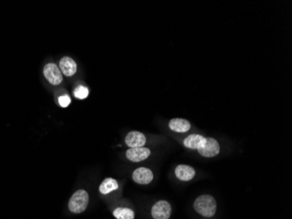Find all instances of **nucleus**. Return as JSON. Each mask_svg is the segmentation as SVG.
<instances>
[{"label":"nucleus","mask_w":292,"mask_h":219,"mask_svg":"<svg viewBox=\"0 0 292 219\" xmlns=\"http://www.w3.org/2000/svg\"><path fill=\"white\" fill-rule=\"evenodd\" d=\"M44 75L48 82L53 85H59L62 82L63 77L59 68L56 66V64H47L44 68Z\"/></svg>","instance_id":"nucleus-4"},{"label":"nucleus","mask_w":292,"mask_h":219,"mask_svg":"<svg viewBox=\"0 0 292 219\" xmlns=\"http://www.w3.org/2000/svg\"><path fill=\"white\" fill-rule=\"evenodd\" d=\"M172 215V206L166 200L158 201L152 206V217L153 219H169Z\"/></svg>","instance_id":"nucleus-3"},{"label":"nucleus","mask_w":292,"mask_h":219,"mask_svg":"<svg viewBox=\"0 0 292 219\" xmlns=\"http://www.w3.org/2000/svg\"><path fill=\"white\" fill-rule=\"evenodd\" d=\"M71 103V98L67 95L59 97V104L61 107H67Z\"/></svg>","instance_id":"nucleus-16"},{"label":"nucleus","mask_w":292,"mask_h":219,"mask_svg":"<svg viewBox=\"0 0 292 219\" xmlns=\"http://www.w3.org/2000/svg\"><path fill=\"white\" fill-rule=\"evenodd\" d=\"M119 185L118 182L114 178L104 179V182L101 183L100 187H99V191L101 194L103 195H108V194L111 193L112 191L118 190Z\"/></svg>","instance_id":"nucleus-13"},{"label":"nucleus","mask_w":292,"mask_h":219,"mask_svg":"<svg viewBox=\"0 0 292 219\" xmlns=\"http://www.w3.org/2000/svg\"><path fill=\"white\" fill-rule=\"evenodd\" d=\"M59 71L67 76H72L77 71V65L72 58L65 56L59 62Z\"/></svg>","instance_id":"nucleus-9"},{"label":"nucleus","mask_w":292,"mask_h":219,"mask_svg":"<svg viewBox=\"0 0 292 219\" xmlns=\"http://www.w3.org/2000/svg\"><path fill=\"white\" fill-rule=\"evenodd\" d=\"M169 128L176 133H186L191 128L188 120L184 119H174L169 122Z\"/></svg>","instance_id":"nucleus-12"},{"label":"nucleus","mask_w":292,"mask_h":219,"mask_svg":"<svg viewBox=\"0 0 292 219\" xmlns=\"http://www.w3.org/2000/svg\"><path fill=\"white\" fill-rule=\"evenodd\" d=\"M89 203V193L84 190H77L69 199L68 210L74 214H81L87 210Z\"/></svg>","instance_id":"nucleus-2"},{"label":"nucleus","mask_w":292,"mask_h":219,"mask_svg":"<svg viewBox=\"0 0 292 219\" xmlns=\"http://www.w3.org/2000/svg\"><path fill=\"white\" fill-rule=\"evenodd\" d=\"M205 143H206V138L199 134L189 135L184 140V145L185 147L190 149L199 150L205 145Z\"/></svg>","instance_id":"nucleus-11"},{"label":"nucleus","mask_w":292,"mask_h":219,"mask_svg":"<svg viewBox=\"0 0 292 219\" xmlns=\"http://www.w3.org/2000/svg\"><path fill=\"white\" fill-rule=\"evenodd\" d=\"M175 175L178 180L183 181V182H188L194 177L195 170L191 166L182 164V165H178L175 168Z\"/></svg>","instance_id":"nucleus-10"},{"label":"nucleus","mask_w":292,"mask_h":219,"mask_svg":"<svg viewBox=\"0 0 292 219\" xmlns=\"http://www.w3.org/2000/svg\"><path fill=\"white\" fill-rule=\"evenodd\" d=\"M200 155L211 158L218 155L220 153V145L219 142L214 138H206V143L201 148L198 150Z\"/></svg>","instance_id":"nucleus-5"},{"label":"nucleus","mask_w":292,"mask_h":219,"mask_svg":"<svg viewBox=\"0 0 292 219\" xmlns=\"http://www.w3.org/2000/svg\"><path fill=\"white\" fill-rule=\"evenodd\" d=\"M125 143L129 148L143 147L146 143V137L140 132L132 131L126 135Z\"/></svg>","instance_id":"nucleus-7"},{"label":"nucleus","mask_w":292,"mask_h":219,"mask_svg":"<svg viewBox=\"0 0 292 219\" xmlns=\"http://www.w3.org/2000/svg\"><path fill=\"white\" fill-rule=\"evenodd\" d=\"M193 209L204 218H213L216 213L217 205L215 197L210 195H202L193 203Z\"/></svg>","instance_id":"nucleus-1"},{"label":"nucleus","mask_w":292,"mask_h":219,"mask_svg":"<svg viewBox=\"0 0 292 219\" xmlns=\"http://www.w3.org/2000/svg\"><path fill=\"white\" fill-rule=\"evenodd\" d=\"M151 155V150L147 147L129 148L126 151V158L132 162H140Z\"/></svg>","instance_id":"nucleus-6"},{"label":"nucleus","mask_w":292,"mask_h":219,"mask_svg":"<svg viewBox=\"0 0 292 219\" xmlns=\"http://www.w3.org/2000/svg\"><path fill=\"white\" fill-rule=\"evenodd\" d=\"M74 97L79 99H85L86 97L89 96V89L84 86H78L76 89H74Z\"/></svg>","instance_id":"nucleus-15"},{"label":"nucleus","mask_w":292,"mask_h":219,"mask_svg":"<svg viewBox=\"0 0 292 219\" xmlns=\"http://www.w3.org/2000/svg\"><path fill=\"white\" fill-rule=\"evenodd\" d=\"M132 179L134 182H137L138 184L145 185L152 182L153 173L147 167H138L136 170L133 171Z\"/></svg>","instance_id":"nucleus-8"},{"label":"nucleus","mask_w":292,"mask_h":219,"mask_svg":"<svg viewBox=\"0 0 292 219\" xmlns=\"http://www.w3.org/2000/svg\"><path fill=\"white\" fill-rule=\"evenodd\" d=\"M113 216L116 219H135V212L127 207H117L114 210Z\"/></svg>","instance_id":"nucleus-14"}]
</instances>
